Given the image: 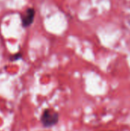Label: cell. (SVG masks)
Listing matches in <instances>:
<instances>
[{"instance_id":"obj_2","label":"cell","mask_w":130,"mask_h":131,"mask_svg":"<svg viewBox=\"0 0 130 131\" xmlns=\"http://www.w3.org/2000/svg\"><path fill=\"white\" fill-rule=\"evenodd\" d=\"M34 15L35 11L33 8H29L25 11L24 15L22 16V25L24 28H28L33 23Z\"/></svg>"},{"instance_id":"obj_3","label":"cell","mask_w":130,"mask_h":131,"mask_svg":"<svg viewBox=\"0 0 130 131\" xmlns=\"http://www.w3.org/2000/svg\"><path fill=\"white\" fill-rule=\"evenodd\" d=\"M21 57V54L20 53H18V54H15V55H13V56L11 57V61H16V60H18Z\"/></svg>"},{"instance_id":"obj_4","label":"cell","mask_w":130,"mask_h":131,"mask_svg":"<svg viewBox=\"0 0 130 131\" xmlns=\"http://www.w3.org/2000/svg\"><path fill=\"white\" fill-rule=\"evenodd\" d=\"M110 131H111V130H110Z\"/></svg>"},{"instance_id":"obj_1","label":"cell","mask_w":130,"mask_h":131,"mask_svg":"<svg viewBox=\"0 0 130 131\" xmlns=\"http://www.w3.org/2000/svg\"><path fill=\"white\" fill-rule=\"evenodd\" d=\"M59 121V114L50 108L45 109L41 117V123L43 127L48 128L56 125Z\"/></svg>"}]
</instances>
